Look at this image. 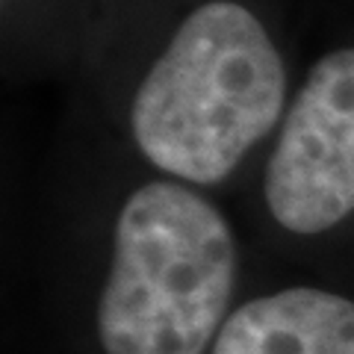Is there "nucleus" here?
<instances>
[{
	"label": "nucleus",
	"instance_id": "1",
	"mask_svg": "<svg viewBox=\"0 0 354 354\" xmlns=\"http://www.w3.org/2000/svg\"><path fill=\"white\" fill-rule=\"evenodd\" d=\"M290 101V65L269 24L242 0H204L142 74L130 139L160 177L207 189L278 133Z\"/></svg>",
	"mask_w": 354,
	"mask_h": 354
},
{
	"label": "nucleus",
	"instance_id": "2",
	"mask_svg": "<svg viewBox=\"0 0 354 354\" xmlns=\"http://www.w3.org/2000/svg\"><path fill=\"white\" fill-rule=\"evenodd\" d=\"M239 242L195 186L153 177L113 218L97 339L106 354H207L227 322Z\"/></svg>",
	"mask_w": 354,
	"mask_h": 354
},
{
	"label": "nucleus",
	"instance_id": "3",
	"mask_svg": "<svg viewBox=\"0 0 354 354\" xmlns=\"http://www.w3.org/2000/svg\"><path fill=\"white\" fill-rule=\"evenodd\" d=\"M263 201L292 236L354 216V44L322 53L292 92L263 171Z\"/></svg>",
	"mask_w": 354,
	"mask_h": 354
},
{
	"label": "nucleus",
	"instance_id": "4",
	"mask_svg": "<svg viewBox=\"0 0 354 354\" xmlns=\"http://www.w3.org/2000/svg\"><path fill=\"white\" fill-rule=\"evenodd\" d=\"M209 354H354V301L322 286H286L239 304Z\"/></svg>",
	"mask_w": 354,
	"mask_h": 354
}]
</instances>
